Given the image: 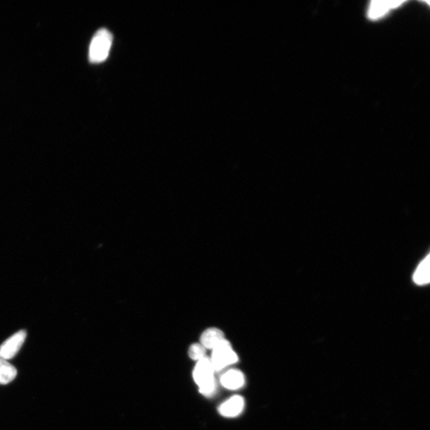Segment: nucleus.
I'll return each instance as SVG.
<instances>
[{"instance_id": "1", "label": "nucleus", "mask_w": 430, "mask_h": 430, "mask_svg": "<svg viewBox=\"0 0 430 430\" xmlns=\"http://www.w3.org/2000/svg\"><path fill=\"white\" fill-rule=\"evenodd\" d=\"M215 372L213 365L209 358L205 357L198 361L193 376L198 386L199 391L205 396H210L216 390Z\"/></svg>"}, {"instance_id": "2", "label": "nucleus", "mask_w": 430, "mask_h": 430, "mask_svg": "<svg viewBox=\"0 0 430 430\" xmlns=\"http://www.w3.org/2000/svg\"><path fill=\"white\" fill-rule=\"evenodd\" d=\"M113 44V35L105 28L100 29L92 37L89 51L91 64H101L109 57Z\"/></svg>"}, {"instance_id": "3", "label": "nucleus", "mask_w": 430, "mask_h": 430, "mask_svg": "<svg viewBox=\"0 0 430 430\" xmlns=\"http://www.w3.org/2000/svg\"><path fill=\"white\" fill-rule=\"evenodd\" d=\"M210 359L215 371H220L225 367L238 362L239 357L233 351L229 342L224 339L213 349L212 357Z\"/></svg>"}, {"instance_id": "4", "label": "nucleus", "mask_w": 430, "mask_h": 430, "mask_svg": "<svg viewBox=\"0 0 430 430\" xmlns=\"http://www.w3.org/2000/svg\"><path fill=\"white\" fill-rule=\"evenodd\" d=\"M26 338L27 333L25 331L18 332L11 336L0 346V358L8 361L15 357L23 347Z\"/></svg>"}, {"instance_id": "5", "label": "nucleus", "mask_w": 430, "mask_h": 430, "mask_svg": "<svg viewBox=\"0 0 430 430\" xmlns=\"http://www.w3.org/2000/svg\"><path fill=\"white\" fill-rule=\"evenodd\" d=\"M405 4L404 1H385V0H374L371 3L369 10V17L372 20H379L388 14L390 11L394 10L400 5Z\"/></svg>"}, {"instance_id": "6", "label": "nucleus", "mask_w": 430, "mask_h": 430, "mask_svg": "<svg viewBox=\"0 0 430 430\" xmlns=\"http://www.w3.org/2000/svg\"><path fill=\"white\" fill-rule=\"evenodd\" d=\"M245 407L244 398L239 395H236L229 398L224 402L220 407L221 415L227 417H234L239 416Z\"/></svg>"}, {"instance_id": "7", "label": "nucleus", "mask_w": 430, "mask_h": 430, "mask_svg": "<svg viewBox=\"0 0 430 430\" xmlns=\"http://www.w3.org/2000/svg\"><path fill=\"white\" fill-rule=\"evenodd\" d=\"M221 384L229 390H238L245 385V376L239 370H229L222 376Z\"/></svg>"}, {"instance_id": "8", "label": "nucleus", "mask_w": 430, "mask_h": 430, "mask_svg": "<svg viewBox=\"0 0 430 430\" xmlns=\"http://www.w3.org/2000/svg\"><path fill=\"white\" fill-rule=\"evenodd\" d=\"M224 339V334L221 330L217 328H209L201 335V345L205 349H213Z\"/></svg>"}, {"instance_id": "9", "label": "nucleus", "mask_w": 430, "mask_h": 430, "mask_svg": "<svg viewBox=\"0 0 430 430\" xmlns=\"http://www.w3.org/2000/svg\"><path fill=\"white\" fill-rule=\"evenodd\" d=\"M414 282L417 285H425L430 280V260L429 255L424 258L417 265L413 276Z\"/></svg>"}, {"instance_id": "10", "label": "nucleus", "mask_w": 430, "mask_h": 430, "mask_svg": "<svg viewBox=\"0 0 430 430\" xmlns=\"http://www.w3.org/2000/svg\"><path fill=\"white\" fill-rule=\"evenodd\" d=\"M17 376V370L8 361L0 358V384L11 383Z\"/></svg>"}, {"instance_id": "11", "label": "nucleus", "mask_w": 430, "mask_h": 430, "mask_svg": "<svg viewBox=\"0 0 430 430\" xmlns=\"http://www.w3.org/2000/svg\"><path fill=\"white\" fill-rule=\"evenodd\" d=\"M189 357L193 360L199 361L205 357V348L201 344L192 345L189 348Z\"/></svg>"}]
</instances>
